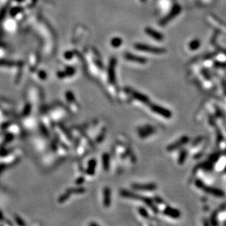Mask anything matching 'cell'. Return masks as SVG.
<instances>
[{
	"label": "cell",
	"instance_id": "1",
	"mask_svg": "<svg viewBox=\"0 0 226 226\" xmlns=\"http://www.w3.org/2000/svg\"><path fill=\"white\" fill-rule=\"evenodd\" d=\"M149 108H150V111H152L153 113H156V114L159 115V116H162V117L165 118V119H171L173 116L172 112L168 109L162 107V106H159V105L154 104L152 103H149Z\"/></svg>",
	"mask_w": 226,
	"mask_h": 226
},
{
	"label": "cell",
	"instance_id": "2",
	"mask_svg": "<svg viewBox=\"0 0 226 226\" xmlns=\"http://www.w3.org/2000/svg\"><path fill=\"white\" fill-rule=\"evenodd\" d=\"M135 48L137 50L143 51V52L151 53V54H162L166 52L165 48L150 46V45H148L146 44H142V43H136L135 45Z\"/></svg>",
	"mask_w": 226,
	"mask_h": 226
},
{
	"label": "cell",
	"instance_id": "3",
	"mask_svg": "<svg viewBox=\"0 0 226 226\" xmlns=\"http://www.w3.org/2000/svg\"><path fill=\"white\" fill-rule=\"evenodd\" d=\"M125 92L127 94L132 97L134 100H137V101L141 102V103H146V104H149L150 103V100L149 97L145 94H142V93L138 92L137 91H135L134 89H132L131 88L127 87L125 89Z\"/></svg>",
	"mask_w": 226,
	"mask_h": 226
},
{
	"label": "cell",
	"instance_id": "4",
	"mask_svg": "<svg viewBox=\"0 0 226 226\" xmlns=\"http://www.w3.org/2000/svg\"><path fill=\"white\" fill-rule=\"evenodd\" d=\"M156 128L152 125H143L138 128L137 133L139 137L141 139H145L156 133Z\"/></svg>",
	"mask_w": 226,
	"mask_h": 226
},
{
	"label": "cell",
	"instance_id": "5",
	"mask_svg": "<svg viewBox=\"0 0 226 226\" xmlns=\"http://www.w3.org/2000/svg\"><path fill=\"white\" fill-rule=\"evenodd\" d=\"M181 7L179 6L178 5H176L173 7V8L171 9V12L163 18L160 21V25H165L166 24H168L170 21H171L172 19H174L180 12H181Z\"/></svg>",
	"mask_w": 226,
	"mask_h": 226
},
{
	"label": "cell",
	"instance_id": "6",
	"mask_svg": "<svg viewBox=\"0 0 226 226\" xmlns=\"http://www.w3.org/2000/svg\"><path fill=\"white\" fill-rule=\"evenodd\" d=\"M189 141V137L188 136H183L180 139L177 140L176 141L174 142L173 143H171V145L168 146L167 147V151L168 152H173V151H175L176 149H179V148H182L185 143H187Z\"/></svg>",
	"mask_w": 226,
	"mask_h": 226
},
{
	"label": "cell",
	"instance_id": "7",
	"mask_svg": "<svg viewBox=\"0 0 226 226\" xmlns=\"http://www.w3.org/2000/svg\"><path fill=\"white\" fill-rule=\"evenodd\" d=\"M132 188L135 190L139 191H154L157 188V185L155 183L148 184H133L132 185Z\"/></svg>",
	"mask_w": 226,
	"mask_h": 226
},
{
	"label": "cell",
	"instance_id": "8",
	"mask_svg": "<svg viewBox=\"0 0 226 226\" xmlns=\"http://www.w3.org/2000/svg\"><path fill=\"white\" fill-rule=\"evenodd\" d=\"M162 211H163V214L165 215L168 216V217H171V218L177 219L179 218L180 216H181V212L178 210H177L175 208H172V207L169 206L165 205V204H163Z\"/></svg>",
	"mask_w": 226,
	"mask_h": 226
},
{
	"label": "cell",
	"instance_id": "9",
	"mask_svg": "<svg viewBox=\"0 0 226 226\" xmlns=\"http://www.w3.org/2000/svg\"><path fill=\"white\" fill-rule=\"evenodd\" d=\"M124 57L127 60L130 62H133L139 63V64H144L147 62V59L143 57H140L139 56H136L135 54H130V53H125Z\"/></svg>",
	"mask_w": 226,
	"mask_h": 226
},
{
	"label": "cell",
	"instance_id": "10",
	"mask_svg": "<svg viewBox=\"0 0 226 226\" xmlns=\"http://www.w3.org/2000/svg\"><path fill=\"white\" fill-rule=\"evenodd\" d=\"M201 189L204 190V192H206V193L214 195V196H217L218 198H222L224 195V192L222 190H220L217 189L215 188H211V187H206L204 184Z\"/></svg>",
	"mask_w": 226,
	"mask_h": 226
},
{
	"label": "cell",
	"instance_id": "11",
	"mask_svg": "<svg viewBox=\"0 0 226 226\" xmlns=\"http://www.w3.org/2000/svg\"><path fill=\"white\" fill-rule=\"evenodd\" d=\"M145 31H146V34L149 36L152 37V38H154L155 40H157V41H162L163 40V35H162L161 33H160L159 31H156V30L153 29L152 28H149V27H146L145 29Z\"/></svg>",
	"mask_w": 226,
	"mask_h": 226
},
{
	"label": "cell",
	"instance_id": "12",
	"mask_svg": "<svg viewBox=\"0 0 226 226\" xmlns=\"http://www.w3.org/2000/svg\"><path fill=\"white\" fill-rule=\"evenodd\" d=\"M116 59L114 58H112L111 60L108 71L109 79H110L111 83H114L116 82V79H115V66H116Z\"/></svg>",
	"mask_w": 226,
	"mask_h": 226
},
{
	"label": "cell",
	"instance_id": "13",
	"mask_svg": "<svg viewBox=\"0 0 226 226\" xmlns=\"http://www.w3.org/2000/svg\"><path fill=\"white\" fill-rule=\"evenodd\" d=\"M104 192V201H103V204H105L106 206H111V190L109 188H106L105 189Z\"/></svg>",
	"mask_w": 226,
	"mask_h": 226
},
{
	"label": "cell",
	"instance_id": "14",
	"mask_svg": "<svg viewBox=\"0 0 226 226\" xmlns=\"http://www.w3.org/2000/svg\"><path fill=\"white\" fill-rule=\"evenodd\" d=\"M187 157H188V152L186 150H183L180 152L179 156L178 157V163L179 165H182V164L185 163V160L187 159Z\"/></svg>",
	"mask_w": 226,
	"mask_h": 226
},
{
	"label": "cell",
	"instance_id": "15",
	"mask_svg": "<svg viewBox=\"0 0 226 226\" xmlns=\"http://www.w3.org/2000/svg\"><path fill=\"white\" fill-rule=\"evenodd\" d=\"M200 45H201V43H200L199 40H194L192 41H191L189 45V48L190 49L192 50V51H195V50L198 49V48L200 47Z\"/></svg>",
	"mask_w": 226,
	"mask_h": 226
},
{
	"label": "cell",
	"instance_id": "16",
	"mask_svg": "<svg viewBox=\"0 0 226 226\" xmlns=\"http://www.w3.org/2000/svg\"><path fill=\"white\" fill-rule=\"evenodd\" d=\"M122 39H121L120 37H114V38L112 40L111 44L113 47L115 48H118L122 44Z\"/></svg>",
	"mask_w": 226,
	"mask_h": 226
},
{
	"label": "cell",
	"instance_id": "17",
	"mask_svg": "<svg viewBox=\"0 0 226 226\" xmlns=\"http://www.w3.org/2000/svg\"><path fill=\"white\" fill-rule=\"evenodd\" d=\"M139 214H140V215L141 216V217H143V218H146V219L149 218V212H148L147 210H146V209L143 208V207H140L139 209Z\"/></svg>",
	"mask_w": 226,
	"mask_h": 226
},
{
	"label": "cell",
	"instance_id": "18",
	"mask_svg": "<svg viewBox=\"0 0 226 226\" xmlns=\"http://www.w3.org/2000/svg\"><path fill=\"white\" fill-rule=\"evenodd\" d=\"M103 161H105V164H103V166H104L105 169L108 170L109 168V155L107 154H105L103 155Z\"/></svg>",
	"mask_w": 226,
	"mask_h": 226
},
{
	"label": "cell",
	"instance_id": "19",
	"mask_svg": "<svg viewBox=\"0 0 226 226\" xmlns=\"http://www.w3.org/2000/svg\"><path fill=\"white\" fill-rule=\"evenodd\" d=\"M141 1H142V2H145V1H146V0H141Z\"/></svg>",
	"mask_w": 226,
	"mask_h": 226
}]
</instances>
